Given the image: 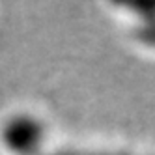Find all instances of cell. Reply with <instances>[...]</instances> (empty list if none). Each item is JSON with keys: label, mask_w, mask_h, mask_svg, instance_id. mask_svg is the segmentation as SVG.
<instances>
[{"label": "cell", "mask_w": 155, "mask_h": 155, "mask_svg": "<svg viewBox=\"0 0 155 155\" xmlns=\"http://www.w3.org/2000/svg\"><path fill=\"white\" fill-rule=\"evenodd\" d=\"M6 140L9 148L19 153H30L41 140V127L32 118H17L6 129Z\"/></svg>", "instance_id": "obj_1"}]
</instances>
